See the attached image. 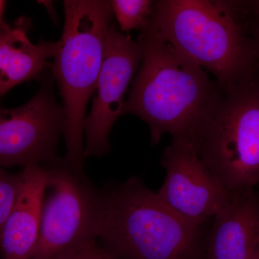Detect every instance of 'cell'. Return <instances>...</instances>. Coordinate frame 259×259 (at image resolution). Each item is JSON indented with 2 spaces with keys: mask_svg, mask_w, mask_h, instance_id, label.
<instances>
[{
  "mask_svg": "<svg viewBox=\"0 0 259 259\" xmlns=\"http://www.w3.org/2000/svg\"><path fill=\"white\" fill-rule=\"evenodd\" d=\"M47 188L38 240L31 259H54L76 245L97 241L101 219L102 192L83 167L64 158L46 165Z\"/></svg>",
  "mask_w": 259,
  "mask_h": 259,
  "instance_id": "8992f818",
  "label": "cell"
},
{
  "mask_svg": "<svg viewBox=\"0 0 259 259\" xmlns=\"http://www.w3.org/2000/svg\"><path fill=\"white\" fill-rule=\"evenodd\" d=\"M141 59L139 42L110 25L95 89L96 96L83 123L85 158L102 156L110 151V131L122 115L126 90Z\"/></svg>",
  "mask_w": 259,
  "mask_h": 259,
  "instance_id": "9c48e42d",
  "label": "cell"
},
{
  "mask_svg": "<svg viewBox=\"0 0 259 259\" xmlns=\"http://www.w3.org/2000/svg\"><path fill=\"white\" fill-rule=\"evenodd\" d=\"M98 238L119 259H194L202 228L174 212L137 177L102 190Z\"/></svg>",
  "mask_w": 259,
  "mask_h": 259,
  "instance_id": "3957f363",
  "label": "cell"
},
{
  "mask_svg": "<svg viewBox=\"0 0 259 259\" xmlns=\"http://www.w3.org/2000/svg\"><path fill=\"white\" fill-rule=\"evenodd\" d=\"M64 6V26L53 71L64 99V158L83 167L85 111L96 89L113 13L110 1L66 0Z\"/></svg>",
  "mask_w": 259,
  "mask_h": 259,
  "instance_id": "277c9868",
  "label": "cell"
},
{
  "mask_svg": "<svg viewBox=\"0 0 259 259\" xmlns=\"http://www.w3.org/2000/svg\"><path fill=\"white\" fill-rule=\"evenodd\" d=\"M54 259H119L97 244V241L88 242L61 252Z\"/></svg>",
  "mask_w": 259,
  "mask_h": 259,
  "instance_id": "9a60e30c",
  "label": "cell"
},
{
  "mask_svg": "<svg viewBox=\"0 0 259 259\" xmlns=\"http://www.w3.org/2000/svg\"><path fill=\"white\" fill-rule=\"evenodd\" d=\"M147 28L215 78L223 92L259 81V50L231 2L155 1Z\"/></svg>",
  "mask_w": 259,
  "mask_h": 259,
  "instance_id": "7a4b0ae2",
  "label": "cell"
},
{
  "mask_svg": "<svg viewBox=\"0 0 259 259\" xmlns=\"http://www.w3.org/2000/svg\"><path fill=\"white\" fill-rule=\"evenodd\" d=\"M30 26L26 17L13 25L0 22V96L17 85L40 77L54 58L56 42L32 44L28 35Z\"/></svg>",
  "mask_w": 259,
  "mask_h": 259,
  "instance_id": "7c38bea8",
  "label": "cell"
},
{
  "mask_svg": "<svg viewBox=\"0 0 259 259\" xmlns=\"http://www.w3.org/2000/svg\"><path fill=\"white\" fill-rule=\"evenodd\" d=\"M20 177L18 197L0 238L2 259H31L40 233L47 168L24 167Z\"/></svg>",
  "mask_w": 259,
  "mask_h": 259,
  "instance_id": "8fae6325",
  "label": "cell"
},
{
  "mask_svg": "<svg viewBox=\"0 0 259 259\" xmlns=\"http://www.w3.org/2000/svg\"><path fill=\"white\" fill-rule=\"evenodd\" d=\"M207 259H259V194L255 189L233 192L213 218Z\"/></svg>",
  "mask_w": 259,
  "mask_h": 259,
  "instance_id": "30bf717a",
  "label": "cell"
},
{
  "mask_svg": "<svg viewBox=\"0 0 259 259\" xmlns=\"http://www.w3.org/2000/svg\"><path fill=\"white\" fill-rule=\"evenodd\" d=\"M161 164L166 176L158 197L194 226L202 228L231 198L233 192L220 183L187 140L172 139Z\"/></svg>",
  "mask_w": 259,
  "mask_h": 259,
  "instance_id": "ba28073f",
  "label": "cell"
},
{
  "mask_svg": "<svg viewBox=\"0 0 259 259\" xmlns=\"http://www.w3.org/2000/svg\"><path fill=\"white\" fill-rule=\"evenodd\" d=\"M138 42L142 59L122 115L146 122L153 146L166 134L190 142L223 90L207 71L147 27Z\"/></svg>",
  "mask_w": 259,
  "mask_h": 259,
  "instance_id": "6da1fadb",
  "label": "cell"
},
{
  "mask_svg": "<svg viewBox=\"0 0 259 259\" xmlns=\"http://www.w3.org/2000/svg\"><path fill=\"white\" fill-rule=\"evenodd\" d=\"M228 191L259 185V81L223 92L191 139Z\"/></svg>",
  "mask_w": 259,
  "mask_h": 259,
  "instance_id": "5b68a950",
  "label": "cell"
},
{
  "mask_svg": "<svg viewBox=\"0 0 259 259\" xmlns=\"http://www.w3.org/2000/svg\"><path fill=\"white\" fill-rule=\"evenodd\" d=\"M64 124V107L56 103L49 83L22 106L0 108V166L51 163Z\"/></svg>",
  "mask_w": 259,
  "mask_h": 259,
  "instance_id": "52a82bcc",
  "label": "cell"
},
{
  "mask_svg": "<svg viewBox=\"0 0 259 259\" xmlns=\"http://www.w3.org/2000/svg\"><path fill=\"white\" fill-rule=\"evenodd\" d=\"M20 175H15L0 166V238L20 190Z\"/></svg>",
  "mask_w": 259,
  "mask_h": 259,
  "instance_id": "5bb4252c",
  "label": "cell"
},
{
  "mask_svg": "<svg viewBox=\"0 0 259 259\" xmlns=\"http://www.w3.org/2000/svg\"><path fill=\"white\" fill-rule=\"evenodd\" d=\"M110 3L112 13L124 32L146 28L155 4V1L151 0H113Z\"/></svg>",
  "mask_w": 259,
  "mask_h": 259,
  "instance_id": "4fadbf2b",
  "label": "cell"
},
{
  "mask_svg": "<svg viewBox=\"0 0 259 259\" xmlns=\"http://www.w3.org/2000/svg\"><path fill=\"white\" fill-rule=\"evenodd\" d=\"M5 3L3 1H0V22L3 20L2 15H3V8H4Z\"/></svg>",
  "mask_w": 259,
  "mask_h": 259,
  "instance_id": "2e32d148",
  "label": "cell"
}]
</instances>
